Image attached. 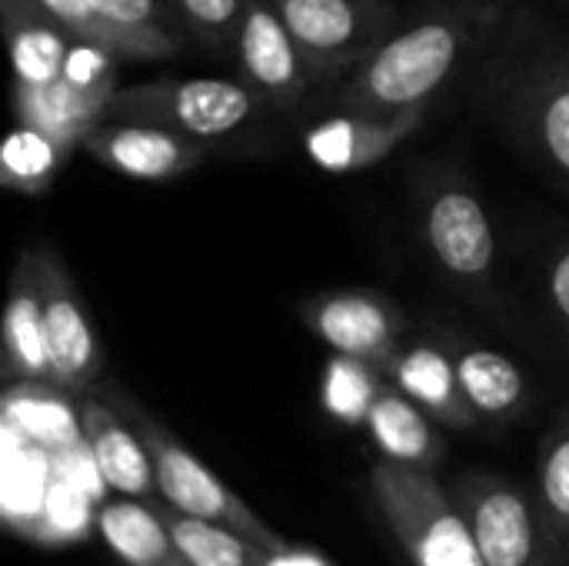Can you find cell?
Instances as JSON below:
<instances>
[{
    "label": "cell",
    "mask_w": 569,
    "mask_h": 566,
    "mask_svg": "<svg viewBox=\"0 0 569 566\" xmlns=\"http://www.w3.org/2000/svg\"><path fill=\"white\" fill-rule=\"evenodd\" d=\"M543 294H547V304L553 310V320L557 327L563 330L569 344V240L557 244L547 257V267H543Z\"/></svg>",
    "instance_id": "obj_30"
},
{
    "label": "cell",
    "mask_w": 569,
    "mask_h": 566,
    "mask_svg": "<svg viewBox=\"0 0 569 566\" xmlns=\"http://www.w3.org/2000/svg\"><path fill=\"white\" fill-rule=\"evenodd\" d=\"M367 434L387 460L430 470L443 460V437L437 430V420L390 380L383 384L367 417Z\"/></svg>",
    "instance_id": "obj_21"
},
{
    "label": "cell",
    "mask_w": 569,
    "mask_h": 566,
    "mask_svg": "<svg viewBox=\"0 0 569 566\" xmlns=\"http://www.w3.org/2000/svg\"><path fill=\"white\" fill-rule=\"evenodd\" d=\"M97 390L130 420V427L143 437L147 454L153 460V477H157V494L167 507L197 517V520H210L220 527H230L270 550H283L287 544L203 464L197 460L187 444H180L137 397H130L120 384H97Z\"/></svg>",
    "instance_id": "obj_5"
},
{
    "label": "cell",
    "mask_w": 569,
    "mask_h": 566,
    "mask_svg": "<svg viewBox=\"0 0 569 566\" xmlns=\"http://www.w3.org/2000/svg\"><path fill=\"white\" fill-rule=\"evenodd\" d=\"M477 113L569 197V30L537 0H513L463 83Z\"/></svg>",
    "instance_id": "obj_1"
},
{
    "label": "cell",
    "mask_w": 569,
    "mask_h": 566,
    "mask_svg": "<svg viewBox=\"0 0 569 566\" xmlns=\"http://www.w3.org/2000/svg\"><path fill=\"white\" fill-rule=\"evenodd\" d=\"M70 153H73L70 147L17 120V127L7 133L0 150V183L13 193L40 197L53 187Z\"/></svg>",
    "instance_id": "obj_26"
},
{
    "label": "cell",
    "mask_w": 569,
    "mask_h": 566,
    "mask_svg": "<svg viewBox=\"0 0 569 566\" xmlns=\"http://www.w3.org/2000/svg\"><path fill=\"white\" fill-rule=\"evenodd\" d=\"M40 7L77 40H90L107 47L117 60H127L123 53V40L117 37V30L110 27V20L100 13L97 0H40Z\"/></svg>",
    "instance_id": "obj_29"
},
{
    "label": "cell",
    "mask_w": 569,
    "mask_h": 566,
    "mask_svg": "<svg viewBox=\"0 0 569 566\" xmlns=\"http://www.w3.org/2000/svg\"><path fill=\"white\" fill-rule=\"evenodd\" d=\"M97 530L107 550L123 566H190L180 554L157 504L137 497L103 500L97 507Z\"/></svg>",
    "instance_id": "obj_20"
},
{
    "label": "cell",
    "mask_w": 569,
    "mask_h": 566,
    "mask_svg": "<svg viewBox=\"0 0 569 566\" xmlns=\"http://www.w3.org/2000/svg\"><path fill=\"white\" fill-rule=\"evenodd\" d=\"M370 494L413 566H483L470 520L430 467L380 457Z\"/></svg>",
    "instance_id": "obj_4"
},
{
    "label": "cell",
    "mask_w": 569,
    "mask_h": 566,
    "mask_svg": "<svg viewBox=\"0 0 569 566\" xmlns=\"http://www.w3.org/2000/svg\"><path fill=\"white\" fill-rule=\"evenodd\" d=\"M303 327L333 354L360 357L373 367H387L393 350L410 337L407 310L373 287H333L300 300Z\"/></svg>",
    "instance_id": "obj_10"
},
{
    "label": "cell",
    "mask_w": 569,
    "mask_h": 566,
    "mask_svg": "<svg viewBox=\"0 0 569 566\" xmlns=\"http://www.w3.org/2000/svg\"><path fill=\"white\" fill-rule=\"evenodd\" d=\"M417 224L450 287L490 307L497 294V234L480 190L457 167H433L417 183Z\"/></svg>",
    "instance_id": "obj_3"
},
{
    "label": "cell",
    "mask_w": 569,
    "mask_h": 566,
    "mask_svg": "<svg viewBox=\"0 0 569 566\" xmlns=\"http://www.w3.org/2000/svg\"><path fill=\"white\" fill-rule=\"evenodd\" d=\"M80 147L113 173L163 183L193 173L207 160L210 143L147 120H100Z\"/></svg>",
    "instance_id": "obj_12"
},
{
    "label": "cell",
    "mask_w": 569,
    "mask_h": 566,
    "mask_svg": "<svg viewBox=\"0 0 569 566\" xmlns=\"http://www.w3.org/2000/svg\"><path fill=\"white\" fill-rule=\"evenodd\" d=\"M263 566H330L320 554L313 550H300V547H283V550H273L267 557Z\"/></svg>",
    "instance_id": "obj_31"
},
{
    "label": "cell",
    "mask_w": 569,
    "mask_h": 566,
    "mask_svg": "<svg viewBox=\"0 0 569 566\" xmlns=\"http://www.w3.org/2000/svg\"><path fill=\"white\" fill-rule=\"evenodd\" d=\"M63 394L53 384H37V380H23L17 387L7 390V424L20 427L23 437L37 440L47 450H70L77 444H83V430H80V414L73 417V410L57 397Z\"/></svg>",
    "instance_id": "obj_24"
},
{
    "label": "cell",
    "mask_w": 569,
    "mask_h": 566,
    "mask_svg": "<svg viewBox=\"0 0 569 566\" xmlns=\"http://www.w3.org/2000/svg\"><path fill=\"white\" fill-rule=\"evenodd\" d=\"M80 430L83 440L97 460V470L107 484V490L120 497H137L150 500L157 494V477H153V460L147 454L143 437L130 427V420L93 387L90 394L80 397Z\"/></svg>",
    "instance_id": "obj_15"
},
{
    "label": "cell",
    "mask_w": 569,
    "mask_h": 566,
    "mask_svg": "<svg viewBox=\"0 0 569 566\" xmlns=\"http://www.w3.org/2000/svg\"><path fill=\"white\" fill-rule=\"evenodd\" d=\"M513 0H420L393 33L330 87L333 110L403 117L430 113L463 87Z\"/></svg>",
    "instance_id": "obj_2"
},
{
    "label": "cell",
    "mask_w": 569,
    "mask_h": 566,
    "mask_svg": "<svg viewBox=\"0 0 569 566\" xmlns=\"http://www.w3.org/2000/svg\"><path fill=\"white\" fill-rule=\"evenodd\" d=\"M383 374L437 424L453 430H470L480 424L460 387V374L447 337H407L387 360Z\"/></svg>",
    "instance_id": "obj_14"
},
{
    "label": "cell",
    "mask_w": 569,
    "mask_h": 566,
    "mask_svg": "<svg viewBox=\"0 0 569 566\" xmlns=\"http://www.w3.org/2000/svg\"><path fill=\"white\" fill-rule=\"evenodd\" d=\"M157 510L167 520L180 554L187 557L190 566H263L267 557L273 554L270 547H263L230 527L187 517L167 504H157Z\"/></svg>",
    "instance_id": "obj_25"
},
{
    "label": "cell",
    "mask_w": 569,
    "mask_h": 566,
    "mask_svg": "<svg viewBox=\"0 0 569 566\" xmlns=\"http://www.w3.org/2000/svg\"><path fill=\"white\" fill-rule=\"evenodd\" d=\"M537 3H543V0H537ZM553 3H567V0H553Z\"/></svg>",
    "instance_id": "obj_32"
},
{
    "label": "cell",
    "mask_w": 569,
    "mask_h": 566,
    "mask_svg": "<svg viewBox=\"0 0 569 566\" xmlns=\"http://www.w3.org/2000/svg\"><path fill=\"white\" fill-rule=\"evenodd\" d=\"M450 494L470 520L483 566H557L543 540L537 500L523 487L497 474H463Z\"/></svg>",
    "instance_id": "obj_9"
},
{
    "label": "cell",
    "mask_w": 569,
    "mask_h": 566,
    "mask_svg": "<svg viewBox=\"0 0 569 566\" xmlns=\"http://www.w3.org/2000/svg\"><path fill=\"white\" fill-rule=\"evenodd\" d=\"M180 20L190 47H200L213 57H230L237 30L247 10V0H167Z\"/></svg>",
    "instance_id": "obj_28"
},
{
    "label": "cell",
    "mask_w": 569,
    "mask_h": 566,
    "mask_svg": "<svg viewBox=\"0 0 569 566\" xmlns=\"http://www.w3.org/2000/svg\"><path fill=\"white\" fill-rule=\"evenodd\" d=\"M30 250H33V270L43 304L53 387L67 390L70 397H83L100 384L103 344L93 330L83 294L70 267L63 264L60 250L50 244H30Z\"/></svg>",
    "instance_id": "obj_8"
},
{
    "label": "cell",
    "mask_w": 569,
    "mask_h": 566,
    "mask_svg": "<svg viewBox=\"0 0 569 566\" xmlns=\"http://www.w3.org/2000/svg\"><path fill=\"white\" fill-rule=\"evenodd\" d=\"M113 93L117 87L83 83L70 73H60L53 83L40 87L13 83V110L20 123L37 127L57 143L77 150L83 137L107 117V103Z\"/></svg>",
    "instance_id": "obj_16"
},
{
    "label": "cell",
    "mask_w": 569,
    "mask_h": 566,
    "mask_svg": "<svg viewBox=\"0 0 569 566\" xmlns=\"http://www.w3.org/2000/svg\"><path fill=\"white\" fill-rule=\"evenodd\" d=\"M533 500L553 564L569 566V410L540 444Z\"/></svg>",
    "instance_id": "obj_23"
},
{
    "label": "cell",
    "mask_w": 569,
    "mask_h": 566,
    "mask_svg": "<svg viewBox=\"0 0 569 566\" xmlns=\"http://www.w3.org/2000/svg\"><path fill=\"white\" fill-rule=\"evenodd\" d=\"M387 384V374L360 357L333 354L323 367L320 404L323 410L347 427H367V417Z\"/></svg>",
    "instance_id": "obj_27"
},
{
    "label": "cell",
    "mask_w": 569,
    "mask_h": 566,
    "mask_svg": "<svg viewBox=\"0 0 569 566\" xmlns=\"http://www.w3.org/2000/svg\"><path fill=\"white\" fill-rule=\"evenodd\" d=\"M320 83H340L400 23L397 0H270Z\"/></svg>",
    "instance_id": "obj_7"
},
{
    "label": "cell",
    "mask_w": 569,
    "mask_h": 566,
    "mask_svg": "<svg viewBox=\"0 0 569 566\" xmlns=\"http://www.w3.org/2000/svg\"><path fill=\"white\" fill-rule=\"evenodd\" d=\"M460 387L473 414L487 424H513L530 407V380L520 364L487 344L467 337H447Z\"/></svg>",
    "instance_id": "obj_18"
},
{
    "label": "cell",
    "mask_w": 569,
    "mask_h": 566,
    "mask_svg": "<svg viewBox=\"0 0 569 566\" xmlns=\"http://www.w3.org/2000/svg\"><path fill=\"white\" fill-rule=\"evenodd\" d=\"M267 110L270 107L240 77H187L117 87L103 120H147L200 143H217L247 133L267 117Z\"/></svg>",
    "instance_id": "obj_6"
},
{
    "label": "cell",
    "mask_w": 569,
    "mask_h": 566,
    "mask_svg": "<svg viewBox=\"0 0 569 566\" xmlns=\"http://www.w3.org/2000/svg\"><path fill=\"white\" fill-rule=\"evenodd\" d=\"M427 113H403V117H380V113H357L337 110L303 133V150L313 167L327 173H357L383 163L397 147H403L420 127Z\"/></svg>",
    "instance_id": "obj_13"
},
{
    "label": "cell",
    "mask_w": 569,
    "mask_h": 566,
    "mask_svg": "<svg viewBox=\"0 0 569 566\" xmlns=\"http://www.w3.org/2000/svg\"><path fill=\"white\" fill-rule=\"evenodd\" d=\"M0 27L10 50L13 83L40 87L63 73L67 53L77 37H70L40 0H0Z\"/></svg>",
    "instance_id": "obj_19"
},
{
    "label": "cell",
    "mask_w": 569,
    "mask_h": 566,
    "mask_svg": "<svg viewBox=\"0 0 569 566\" xmlns=\"http://www.w3.org/2000/svg\"><path fill=\"white\" fill-rule=\"evenodd\" d=\"M230 57L240 80L280 113L300 110L323 87L270 0H247Z\"/></svg>",
    "instance_id": "obj_11"
},
{
    "label": "cell",
    "mask_w": 569,
    "mask_h": 566,
    "mask_svg": "<svg viewBox=\"0 0 569 566\" xmlns=\"http://www.w3.org/2000/svg\"><path fill=\"white\" fill-rule=\"evenodd\" d=\"M3 377L10 384H23V380L53 384L47 327H43V304H40V287H37V270H33V250L30 247H23L17 254L10 287H7Z\"/></svg>",
    "instance_id": "obj_17"
},
{
    "label": "cell",
    "mask_w": 569,
    "mask_h": 566,
    "mask_svg": "<svg viewBox=\"0 0 569 566\" xmlns=\"http://www.w3.org/2000/svg\"><path fill=\"white\" fill-rule=\"evenodd\" d=\"M97 7L123 40L127 60H173L190 47L167 0H97Z\"/></svg>",
    "instance_id": "obj_22"
}]
</instances>
